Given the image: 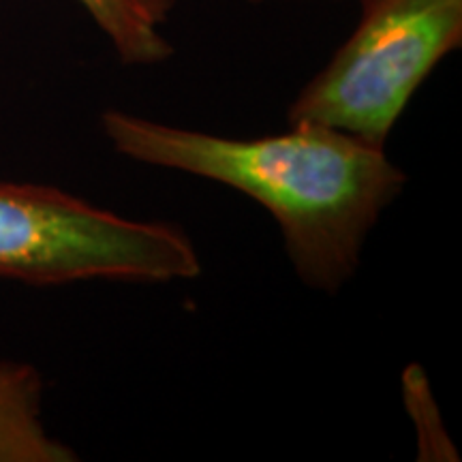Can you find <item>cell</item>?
<instances>
[{
    "instance_id": "obj_1",
    "label": "cell",
    "mask_w": 462,
    "mask_h": 462,
    "mask_svg": "<svg viewBox=\"0 0 462 462\" xmlns=\"http://www.w3.org/2000/svg\"><path fill=\"white\" fill-rule=\"evenodd\" d=\"M101 129L135 163L204 178L257 201L279 225L298 279L323 293L351 281L368 236L407 184L385 148L315 125L238 140L107 109Z\"/></svg>"
},
{
    "instance_id": "obj_2",
    "label": "cell",
    "mask_w": 462,
    "mask_h": 462,
    "mask_svg": "<svg viewBox=\"0 0 462 462\" xmlns=\"http://www.w3.org/2000/svg\"><path fill=\"white\" fill-rule=\"evenodd\" d=\"M201 274L198 246L165 221L103 210L50 184L0 182V276L56 287L79 281L167 285Z\"/></svg>"
},
{
    "instance_id": "obj_3",
    "label": "cell",
    "mask_w": 462,
    "mask_h": 462,
    "mask_svg": "<svg viewBox=\"0 0 462 462\" xmlns=\"http://www.w3.org/2000/svg\"><path fill=\"white\" fill-rule=\"evenodd\" d=\"M360 20L287 107L315 125L385 148L409 101L462 45V0H357Z\"/></svg>"
},
{
    "instance_id": "obj_4",
    "label": "cell",
    "mask_w": 462,
    "mask_h": 462,
    "mask_svg": "<svg viewBox=\"0 0 462 462\" xmlns=\"http://www.w3.org/2000/svg\"><path fill=\"white\" fill-rule=\"evenodd\" d=\"M45 383L26 362H0V462H73L78 454L48 430Z\"/></svg>"
},
{
    "instance_id": "obj_5",
    "label": "cell",
    "mask_w": 462,
    "mask_h": 462,
    "mask_svg": "<svg viewBox=\"0 0 462 462\" xmlns=\"http://www.w3.org/2000/svg\"><path fill=\"white\" fill-rule=\"evenodd\" d=\"M123 65H161L173 56L163 28L178 0H78Z\"/></svg>"
},
{
    "instance_id": "obj_6",
    "label": "cell",
    "mask_w": 462,
    "mask_h": 462,
    "mask_svg": "<svg viewBox=\"0 0 462 462\" xmlns=\"http://www.w3.org/2000/svg\"><path fill=\"white\" fill-rule=\"evenodd\" d=\"M251 5H263V3H313V0H245Z\"/></svg>"
}]
</instances>
